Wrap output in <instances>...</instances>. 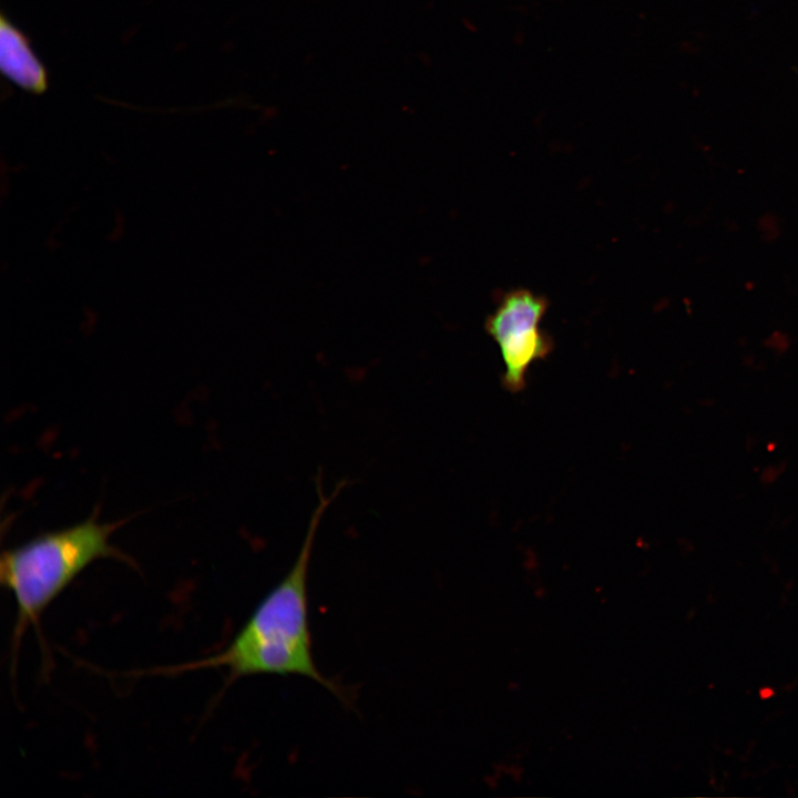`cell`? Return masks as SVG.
I'll list each match as a JSON object with an SVG mask.
<instances>
[{
	"label": "cell",
	"instance_id": "obj_1",
	"mask_svg": "<svg viewBox=\"0 0 798 798\" xmlns=\"http://www.w3.org/2000/svg\"><path fill=\"white\" fill-rule=\"evenodd\" d=\"M321 474L318 469L314 478L317 504L286 575L265 595L223 651L172 667L170 672L224 667L229 681L262 674L297 675L315 681L345 699V692L338 684L325 677L316 666L308 622L307 576L315 535L325 510L348 484V479H342L326 495Z\"/></svg>",
	"mask_w": 798,
	"mask_h": 798
},
{
	"label": "cell",
	"instance_id": "obj_2",
	"mask_svg": "<svg viewBox=\"0 0 798 798\" xmlns=\"http://www.w3.org/2000/svg\"><path fill=\"white\" fill-rule=\"evenodd\" d=\"M116 523L95 516L47 532L2 553L0 576L17 606L13 641L37 624L47 607L93 562L115 557L127 561L111 544Z\"/></svg>",
	"mask_w": 798,
	"mask_h": 798
},
{
	"label": "cell",
	"instance_id": "obj_3",
	"mask_svg": "<svg viewBox=\"0 0 798 798\" xmlns=\"http://www.w3.org/2000/svg\"><path fill=\"white\" fill-rule=\"evenodd\" d=\"M549 300L526 288L504 293L484 328L497 342L505 367L502 383L511 392L524 389L530 366L544 359L553 340L540 328Z\"/></svg>",
	"mask_w": 798,
	"mask_h": 798
},
{
	"label": "cell",
	"instance_id": "obj_4",
	"mask_svg": "<svg viewBox=\"0 0 798 798\" xmlns=\"http://www.w3.org/2000/svg\"><path fill=\"white\" fill-rule=\"evenodd\" d=\"M0 68L9 81L28 93L42 94L49 86L47 68L29 38L3 13L0 16Z\"/></svg>",
	"mask_w": 798,
	"mask_h": 798
}]
</instances>
